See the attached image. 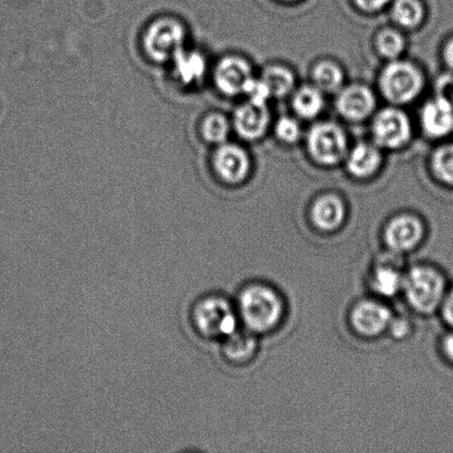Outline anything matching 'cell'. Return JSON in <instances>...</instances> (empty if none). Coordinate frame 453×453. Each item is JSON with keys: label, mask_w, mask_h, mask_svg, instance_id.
Wrapping results in <instances>:
<instances>
[{"label": "cell", "mask_w": 453, "mask_h": 453, "mask_svg": "<svg viewBox=\"0 0 453 453\" xmlns=\"http://www.w3.org/2000/svg\"><path fill=\"white\" fill-rule=\"evenodd\" d=\"M238 312L248 331L269 332L282 319L283 302L273 288L262 284H252L240 293Z\"/></svg>", "instance_id": "1"}, {"label": "cell", "mask_w": 453, "mask_h": 453, "mask_svg": "<svg viewBox=\"0 0 453 453\" xmlns=\"http://www.w3.org/2000/svg\"><path fill=\"white\" fill-rule=\"evenodd\" d=\"M189 322L194 332L205 340H224L238 326L233 306L219 295L203 296L195 301L189 311Z\"/></svg>", "instance_id": "2"}, {"label": "cell", "mask_w": 453, "mask_h": 453, "mask_svg": "<svg viewBox=\"0 0 453 453\" xmlns=\"http://www.w3.org/2000/svg\"><path fill=\"white\" fill-rule=\"evenodd\" d=\"M402 291L417 312L432 313L445 299L446 279L433 266H415L403 277Z\"/></svg>", "instance_id": "3"}, {"label": "cell", "mask_w": 453, "mask_h": 453, "mask_svg": "<svg viewBox=\"0 0 453 453\" xmlns=\"http://www.w3.org/2000/svg\"><path fill=\"white\" fill-rule=\"evenodd\" d=\"M424 86V74L408 61H390L380 77V92L386 100L394 104H406L414 101L423 91Z\"/></svg>", "instance_id": "4"}, {"label": "cell", "mask_w": 453, "mask_h": 453, "mask_svg": "<svg viewBox=\"0 0 453 453\" xmlns=\"http://www.w3.org/2000/svg\"><path fill=\"white\" fill-rule=\"evenodd\" d=\"M186 30L175 18H161L152 22L144 34V50L157 62L173 60L184 49Z\"/></svg>", "instance_id": "5"}, {"label": "cell", "mask_w": 453, "mask_h": 453, "mask_svg": "<svg viewBox=\"0 0 453 453\" xmlns=\"http://www.w3.org/2000/svg\"><path fill=\"white\" fill-rule=\"evenodd\" d=\"M311 157L322 165H335L348 154V137L343 128L333 122L315 124L306 136Z\"/></svg>", "instance_id": "6"}, {"label": "cell", "mask_w": 453, "mask_h": 453, "mask_svg": "<svg viewBox=\"0 0 453 453\" xmlns=\"http://www.w3.org/2000/svg\"><path fill=\"white\" fill-rule=\"evenodd\" d=\"M372 137L379 148L398 149L411 136V124L405 112L396 108L380 111L372 119Z\"/></svg>", "instance_id": "7"}, {"label": "cell", "mask_w": 453, "mask_h": 453, "mask_svg": "<svg viewBox=\"0 0 453 453\" xmlns=\"http://www.w3.org/2000/svg\"><path fill=\"white\" fill-rule=\"evenodd\" d=\"M425 226L423 221L412 215L395 217L386 226L384 238L390 250L406 252L418 246L424 239Z\"/></svg>", "instance_id": "8"}, {"label": "cell", "mask_w": 453, "mask_h": 453, "mask_svg": "<svg viewBox=\"0 0 453 453\" xmlns=\"http://www.w3.org/2000/svg\"><path fill=\"white\" fill-rule=\"evenodd\" d=\"M392 312L380 302L365 300L358 302L350 313L354 330L363 336L380 335L392 322Z\"/></svg>", "instance_id": "9"}, {"label": "cell", "mask_w": 453, "mask_h": 453, "mask_svg": "<svg viewBox=\"0 0 453 453\" xmlns=\"http://www.w3.org/2000/svg\"><path fill=\"white\" fill-rule=\"evenodd\" d=\"M214 166L217 174L226 183L238 184L246 180L250 172V158L242 148L226 142L216 150Z\"/></svg>", "instance_id": "10"}, {"label": "cell", "mask_w": 453, "mask_h": 453, "mask_svg": "<svg viewBox=\"0 0 453 453\" xmlns=\"http://www.w3.org/2000/svg\"><path fill=\"white\" fill-rule=\"evenodd\" d=\"M252 78L250 65L237 56L225 57L216 66V86L226 96L242 95Z\"/></svg>", "instance_id": "11"}, {"label": "cell", "mask_w": 453, "mask_h": 453, "mask_svg": "<svg viewBox=\"0 0 453 453\" xmlns=\"http://www.w3.org/2000/svg\"><path fill=\"white\" fill-rule=\"evenodd\" d=\"M420 123L424 132L433 139H442L453 132V102L437 96L421 109Z\"/></svg>", "instance_id": "12"}, {"label": "cell", "mask_w": 453, "mask_h": 453, "mask_svg": "<svg viewBox=\"0 0 453 453\" xmlns=\"http://www.w3.org/2000/svg\"><path fill=\"white\" fill-rule=\"evenodd\" d=\"M375 106L376 100L372 92L359 84L341 88L336 100L337 111L349 121H362L370 117Z\"/></svg>", "instance_id": "13"}, {"label": "cell", "mask_w": 453, "mask_h": 453, "mask_svg": "<svg viewBox=\"0 0 453 453\" xmlns=\"http://www.w3.org/2000/svg\"><path fill=\"white\" fill-rule=\"evenodd\" d=\"M234 127L238 135L246 140H257L265 134L270 122L266 105L253 104L248 102L239 106L234 115Z\"/></svg>", "instance_id": "14"}, {"label": "cell", "mask_w": 453, "mask_h": 453, "mask_svg": "<svg viewBox=\"0 0 453 453\" xmlns=\"http://www.w3.org/2000/svg\"><path fill=\"white\" fill-rule=\"evenodd\" d=\"M346 208L343 201L335 195H323L313 203L311 219L319 230L331 233L343 225Z\"/></svg>", "instance_id": "15"}, {"label": "cell", "mask_w": 453, "mask_h": 453, "mask_svg": "<svg viewBox=\"0 0 453 453\" xmlns=\"http://www.w3.org/2000/svg\"><path fill=\"white\" fill-rule=\"evenodd\" d=\"M345 159L350 174L358 179H365L375 174L379 170L381 154L376 144L358 143L349 150Z\"/></svg>", "instance_id": "16"}, {"label": "cell", "mask_w": 453, "mask_h": 453, "mask_svg": "<svg viewBox=\"0 0 453 453\" xmlns=\"http://www.w3.org/2000/svg\"><path fill=\"white\" fill-rule=\"evenodd\" d=\"M176 77L184 84H195L201 81L206 73L205 57L197 51L181 50L173 58Z\"/></svg>", "instance_id": "17"}, {"label": "cell", "mask_w": 453, "mask_h": 453, "mask_svg": "<svg viewBox=\"0 0 453 453\" xmlns=\"http://www.w3.org/2000/svg\"><path fill=\"white\" fill-rule=\"evenodd\" d=\"M257 349V340L250 331L235 330L225 337L223 355L226 361L242 364L249 361Z\"/></svg>", "instance_id": "18"}, {"label": "cell", "mask_w": 453, "mask_h": 453, "mask_svg": "<svg viewBox=\"0 0 453 453\" xmlns=\"http://www.w3.org/2000/svg\"><path fill=\"white\" fill-rule=\"evenodd\" d=\"M403 275L395 264L384 261L376 266L372 275V286L383 296H396L403 290Z\"/></svg>", "instance_id": "19"}, {"label": "cell", "mask_w": 453, "mask_h": 453, "mask_svg": "<svg viewBox=\"0 0 453 453\" xmlns=\"http://www.w3.org/2000/svg\"><path fill=\"white\" fill-rule=\"evenodd\" d=\"M292 105L300 118H317L324 108L323 92L315 86L302 87L293 96Z\"/></svg>", "instance_id": "20"}, {"label": "cell", "mask_w": 453, "mask_h": 453, "mask_svg": "<svg viewBox=\"0 0 453 453\" xmlns=\"http://www.w3.org/2000/svg\"><path fill=\"white\" fill-rule=\"evenodd\" d=\"M312 79L314 86L322 92H335L343 86L344 74L335 62L321 61L314 66Z\"/></svg>", "instance_id": "21"}, {"label": "cell", "mask_w": 453, "mask_h": 453, "mask_svg": "<svg viewBox=\"0 0 453 453\" xmlns=\"http://www.w3.org/2000/svg\"><path fill=\"white\" fill-rule=\"evenodd\" d=\"M392 17L403 28L414 29L423 22L425 9L419 0H395Z\"/></svg>", "instance_id": "22"}, {"label": "cell", "mask_w": 453, "mask_h": 453, "mask_svg": "<svg viewBox=\"0 0 453 453\" xmlns=\"http://www.w3.org/2000/svg\"><path fill=\"white\" fill-rule=\"evenodd\" d=\"M261 79L268 86L273 96H286L295 88V75L281 65L269 66L262 73Z\"/></svg>", "instance_id": "23"}, {"label": "cell", "mask_w": 453, "mask_h": 453, "mask_svg": "<svg viewBox=\"0 0 453 453\" xmlns=\"http://www.w3.org/2000/svg\"><path fill=\"white\" fill-rule=\"evenodd\" d=\"M434 175L442 184L453 188V142L439 146L432 157Z\"/></svg>", "instance_id": "24"}, {"label": "cell", "mask_w": 453, "mask_h": 453, "mask_svg": "<svg viewBox=\"0 0 453 453\" xmlns=\"http://www.w3.org/2000/svg\"><path fill=\"white\" fill-rule=\"evenodd\" d=\"M202 132L206 141L220 145L228 139L230 123L225 115L212 113L203 119Z\"/></svg>", "instance_id": "25"}, {"label": "cell", "mask_w": 453, "mask_h": 453, "mask_svg": "<svg viewBox=\"0 0 453 453\" xmlns=\"http://www.w3.org/2000/svg\"><path fill=\"white\" fill-rule=\"evenodd\" d=\"M377 50L389 60H396L405 49V40L396 30L385 29L376 38Z\"/></svg>", "instance_id": "26"}, {"label": "cell", "mask_w": 453, "mask_h": 453, "mask_svg": "<svg viewBox=\"0 0 453 453\" xmlns=\"http://www.w3.org/2000/svg\"><path fill=\"white\" fill-rule=\"evenodd\" d=\"M275 134L280 141L287 144H293L300 140L302 131L299 122L290 117H283L275 126Z\"/></svg>", "instance_id": "27"}, {"label": "cell", "mask_w": 453, "mask_h": 453, "mask_svg": "<svg viewBox=\"0 0 453 453\" xmlns=\"http://www.w3.org/2000/svg\"><path fill=\"white\" fill-rule=\"evenodd\" d=\"M243 95L249 97V102L257 105H266V102L273 96L268 86L261 78H252L244 88Z\"/></svg>", "instance_id": "28"}, {"label": "cell", "mask_w": 453, "mask_h": 453, "mask_svg": "<svg viewBox=\"0 0 453 453\" xmlns=\"http://www.w3.org/2000/svg\"><path fill=\"white\" fill-rule=\"evenodd\" d=\"M390 3V0H355L358 8L367 12H375L385 8Z\"/></svg>", "instance_id": "29"}, {"label": "cell", "mask_w": 453, "mask_h": 453, "mask_svg": "<svg viewBox=\"0 0 453 453\" xmlns=\"http://www.w3.org/2000/svg\"><path fill=\"white\" fill-rule=\"evenodd\" d=\"M442 318L453 330V288L442 301Z\"/></svg>", "instance_id": "30"}, {"label": "cell", "mask_w": 453, "mask_h": 453, "mask_svg": "<svg viewBox=\"0 0 453 453\" xmlns=\"http://www.w3.org/2000/svg\"><path fill=\"white\" fill-rule=\"evenodd\" d=\"M389 327L395 336L403 337L410 331V323L407 322V319H393Z\"/></svg>", "instance_id": "31"}, {"label": "cell", "mask_w": 453, "mask_h": 453, "mask_svg": "<svg viewBox=\"0 0 453 453\" xmlns=\"http://www.w3.org/2000/svg\"><path fill=\"white\" fill-rule=\"evenodd\" d=\"M441 349L448 361L453 364V330L443 337L441 342Z\"/></svg>", "instance_id": "32"}, {"label": "cell", "mask_w": 453, "mask_h": 453, "mask_svg": "<svg viewBox=\"0 0 453 453\" xmlns=\"http://www.w3.org/2000/svg\"><path fill=\"white\" fill-rule=\"evenodd\" d=\"M442 57L448 68L453 71V35L443 47Z\"/></svg>", "instance_id": "33"}, {"label": "cell", "mask_w": 453, "mask_h": 453, "mask_svg": "<svg viewBox=\"0 0 453 453\" xmlns=\"http://www.w3.org/2000/svg\"><path fill=\"white\" fill-rule=\"evenodd\" d=\"M441 90L439 96H446L453 102V80H445L441 83Z\"/></svg>", "instance_id": "34"}, {"label": "cell", "mask_w": 453, "mask_h": 453, "mask_svg": "<svg viewBox=\"0 0 453 453\" xmlns=\"http://www.w3.org/2000/svg\"><path fill=\"white\" fill-rule=\"evenodd\" d=\"M284 2H292V0H284Z\"/></svg>", "instance_id": "35"}]
</instances>
